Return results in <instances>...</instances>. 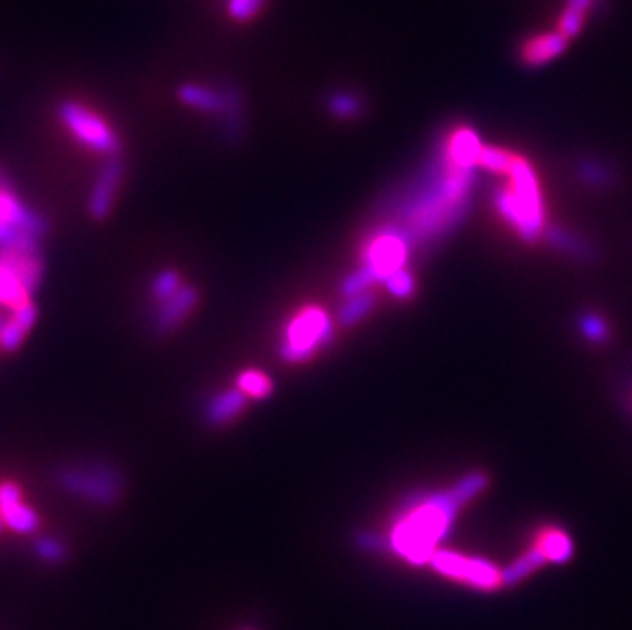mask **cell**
<instances>
[{
    "mask_svg": "<svg viewBox=\"0 0 632 630\" xmlns=\"http://www.w3.org/2000/svg\"><path fill=\"white\" fill-rule=\"evenodd\" d=\"M487 487V477L471 473L442 491L426 493L405 506L391 528L387 547L412 565L430 563L436 545L453 528L459 512Z\"/></svg>",
    "mask_w": 632,
    "mask_h": 630,
    "instance_id": "1",
    "label": "cell"
},
{
    "mask_svg": "<svg viewBox=\"0 0 632 630\" xmlns=\"http://www.w3.org/2000/svg\"><path fill=\"white\" fill-rule=\"evenodd\" d=\"M473 185V168L450 160L444 154L442 170L420 185L416 193L399 207V217L405 221V236L410 242L434 240L463 217L469 191Z\"/></svg>",
    "mask_w": 632,
    "mask_h": 630,
    "instance_id": "2",
    "label": "cell"
},
{
    "mask_svg": "<svg viewBox=\"0 0 632 630\" xmlns=\"http://www.w3.org/2000/svg\"><path fill=\"white\" fill-rule=\"evenodd\" d=\"M508 174V185L495 191V205L502 217L526 242L536 240L545 228V209L534 168L520 156H514ZM504 174V176H506Z\"/></svg>",
    "mask_w": 632,
    "mask_h": 630,
    "instance_id": "3",
    "label": "cell"
},
{
    "mask_svg": "<svg viewBox=\"0 0 632 630\" xmlns=\"http://www.w3.org/2000/svg\"><path fill=\"white\" fill-rule=\"evenodd\" d=\"M332 340L334 322L330 313L318 305H309L287 324L279 344V358L287 365H301L318 350L328 348Z\"/></svg>",
    "mask_w": 632,
    "mask_h": 630,
    "instance_id": "4",
    "label": "cell"
},
{
    "mask_svg": "<svg viewBox=\"0 0 632 630\" xmlns=\"http://www.w3.org/2000/svg\"><path fill=\"white\" fill-rule=\"evenodd\" d=\"M54 477L62 489L101 506L117 502L123 485L119 471L107 463H90L80 467L66 465L60 467Z\"/></svg>",
    "mask_w": 632,
    "mask_h": 630,
    "instance_id": "5",
    "label": "cell"
},
{
    "mask_svg": "<svg viewBox=\"0 0 632 630\" xmlns=\"http://www.w3.org/2000/svg\"><path fill=\"white\" fill-rule=\"evenodd\" d=\"M58 119L68 127L74 138L90 148L93 152L117 156L121 152V140L115 129L95 111L76 103V101H62L58 105Z\"/></svg>",
    "mask_w": 632,
    "mask_h": 630,
    "instance_id": "6",
    "label": "cell"
},
{
    "mask_svg": "<svg viewBox=\"0 0 632 630\" xmlns=\"http://www.w3.org/2000/svg\"><path fill=\"white\" fill-rule=\"evenodd\" d=\"M410 238L399 225H387L379 230L365 248L363 268H367L375 283H385L393 273L408 262Z\"/></svg>",
    "mask_w": 632,
    "mask_h": 630,
    "instance_id": "7",
    "label": "cell"
},
{
    "mask_svg": "<svg viewBox=\"0 0 632 630\" xmlns=\"http://www.w3.org/2000/svg\"><path fill=\"white\" fill-rule=\"evenodd\" d=\"M430 565L436 573L461 581L475 590L489 592L502 585V571L487 559L467 557L453 551H436L430 559Z\"/></svg>",
    "mask_w": 632,
    "mask_h": 630,
    "instance_id": "8",
    "label": "cell"
},
{
    "mask_svg": "<svg viewBox=\"0 0 632 630\" xmlns=\"http://www.w3.org/2000/svg\"><path fill=\"white\" fill-rule=\"evenodd\" d=\"M125 176V164L121 158L111 156L105 166L101 168L93 189H90L88 201H86V211L90 219L103 221L109 217L113 203H115V193L121 185V180Z\"/></svg>",
    "mask_w": 632,
    "mask_h": 630,
    "instance_id": "9",
    "label": "cell"
},
{
    "mask_svg": "<svg viewBox=\"0 0 632 630\" xmlns=\"http://www.w3.org/2000/svg\"><path fill=\"white\" fill-rule=\"evenodd\" d=\"M199 301V291L191 285H183L176 295H172L170 299L162 301L158 311L154 313V332L158 334H168L172 330H176L180 324L187 320V315L195 309Z\"/></svg>",
    "mask_w": 632,
    "mask_h": 630,
    "instance_id": "10",
    "label": "cell"
},
{
    "mask_svg": "<svg viewBox=\"0 0 632 630\" xmlns=\"http://www.w3.org/2000/svg\"><path fill=\"white\" fill-rule=\"evenodd\" d=\"M0 266L23 283V287L33 295L43 283L45 260L41 252H21V250H0Z\"/></svg>",
    "mask_w": 632,
    "mask_h": 630,
    "instance_id": "11",
    "label": "cell"
},
{
    "mask_svg": "<svg viewBox=\"0 0 632 630\" xmlns=\"http://www.w3.org/2000/svg\"><path fill=\"white\" fill-rule=\"evenodd\" d=\"M248 405V395L242 393L238 387L223 389L211 395L203 408V422L211 428H221L236 420Z\"/></svg>",
    "mask_w": 632,
    "mask_h": 630,
    "instance_id": "12",
    "label": "cell"
},
{
    "mask_svg": "<svg viewBox=\"0 0 632 630\" xmlns=\"http://www.w3.org/2000/svg\"><path fill=\"white\" fill-rule=\"evenodd\" d=\"M0 221L5 223H13L17 228L31 232L37 238L48 236L50 232V223L45 221V217H41L39 213H35L33 209L25 207L13 191L9 189H0Z\"/></svg>",
    "mask_w": 632,
    "mask_h": 630,
    "instance_id": "13",
    "label": "cell"
},
{
    "mask_svg": "<svg viewBox=\"0 0 632 630\" xmlns=\"http://www.w3.org/2000/svg\"><path fill=\"white\" fill-rule=\"evenodd\" d=\"M0 516L17 532H31L39 524L37 514L21 502V491L11 481L0 483Z\"/></svg>",
    "mask_w": 632,
    "mask_h": 630,
    "instance_id": "14",
    "label": "cell"
},
{
    "mask_svg": "<svg viewBox=\"0 0 632 630\" xmlns=\"http://www.w3.org/2000/svg\"><path fill=\"white\" fill-rule=\"evenodd\" d=\"M223 93V111H221V125L223 138L228 144H240L244 138V97L238 84L225 82L221 86Z\"/></svg>",
    "mask_w": 632,
    "mask_h": 630,
    "instance_id": "15",
    "label": "cell"
},
{
    "mask_svg": "<svg viewBox=\"0 0 632 630\" xmlns=\"http://www.w3.org/2000/svg\"><path fill=\"white\" fill-rule=\"evenodd\" d=\"M39 318V309L33 301L13 309L11 320L5 322L3 332H0V348L5 352H17L27 338V334L33 330Z\"/></svg>",
    "mask_w": 632,
    "mask_h": 630,
    "instance_id": "16",
    "label": "cell"
},
{
    "mask_svg": "<svg viewBox=\"0 0 632 630\" xmlns=\"http://www.w3.org/2000/svg\"><path fill=\"white\" fill-rule=\"evenodd\" d=\"M176 97L185 107H191V109L201 111V113L221 115V111H223V93H221V88L215 90V88H209V86H203V84L187 82V84H180L176 88Z\"/></svg>",
    "mask_w": 632,
    "mask_h": 630,
    "instance_id": "17",
    "label": "cell"
},
{
    "mask_svg": "<svg viewBox=\"0 0 632 630\" xmlns=\"http://www.w3.org/2000/svg\"><path fill=\"white\" fill-rule=\"evenodd\" d=\"M547 561L545 553L540 551L538 545L530 547L526 553H522L518 559H514L508 567L502 569V585L506 588H514V585L522 583L526 577H530L534 571H538Z\"/></svg>",
    "mask_w": 632,
    "mask_h": 630,
    "instance_id": "18",
    "label": "cell"
},
{
    "mask_svg": "<svg viewBox=\"0 0 632 630\" xmlns=\"http://www.w3.org/2000/svg\"><path fill=\"white\" fill-rule=\"evenodd\" d=\"M567 37L561 35L559 31L557 33H551V35H543V37H536L532 41H528L524 48H522V60L530 66H536V64H545L549 60H553L559 52L565 50L567 45Z\"/></svg>",
    "mask_w": 632,
    "mask_h": 630,
    "instance_id": "19",
    "label": "cell"
},
{
    "mask_svg": "<svg viewBox=\"0 0 632 630\" xmlns=\"http://www.w3.org/2000/svg\"><path fill=\"white\" fill-rule=\"evenodd\" d=\"M375 295L371 291L367 293H358L352 297H346V301L340 305L338 309V322L344 328H352L358 322H363L367 315L375 309Z\"/></svg>",
    "mask_w": 632,
    "mask_h": 630,
    "instance_id": "20",
    "label": "cell"
},
{
    "mask_svg": "<svg viewBox=\"0 0 632 630\" xmlns=\"http://www.w3.org/2000/svg\"><path fill=\"white\" fill-rule=\"evenodd\" d=\"M536 545L545 553L549 563H567L573 557V543L563 530L553 528L543 532Z\"/></svg>",
    "mask_w": 632,
    "mask_h": 630,
    "instance_id": "21",
    "label": "cell"
},
{
    "mask_svg": "<svg viewBox=\"0 0 632 630\" xmlns=\"http://www.w3.org/2000/svg\"><path fill=\"white\" fill-rule=\"evenodd\" d=\"M37 236L25 232L13 223L0 221V250H21V252H41Z\"/></svg>",
    "mask_w": 632,
    "mask_h": 630,
    "instance_id": "22",
    "label": "cell"
},
{
    "mask_svg": "<svg viewBox=\"0 0 632 630\" xmlns=\"http://www.w3.org/2000/svg\"><path fill=\"white\" fill-rule=\"evenodd\" d=\"M236 387L248 395V399H268L275 393L277 385L266 373L248 369L236 377Z\"/></svg>",
    "mask_w": 632,
    "mask_h": 630,
    "instance_id": "23",
    "label": "cell"
},
{
    "mask_svg": "<svg viewBox=\"0 0 632 630\" xmlns=\"http://www.w3.org/2000/svg\"><path fill=\"white\" fill-rule=\"evenodd\" d=\"M31 301V293L23 287V283L11 273V270L0 266V305L17 309Z\"/></svg>",
    "mask_w": 632,
    "mask_h": 630,
    "instance_id": "24",
    "label": "cell"
},
{
    "mask_svg": "<svg viewBox=\"0 0 632 630\" xmlns=\"http://www.w3.org/2000/svg\"><path fill=\"white\" fill-rule=\"evenodd\" d=\"M180 289H183V279H180V275L176 273V270H172V268L160 270V273L152 279V285H150L152 297H154L158 303L170 299V297L176 295Z\"/></svg>",
    "mask_w": 632,
    "mask_h": 630,
    "instance_id": "25",
    "label": "cell"
},
{
    "mask_svg": "<svg viewBox=\"0 0 632 630\" xmlns=\"http://www.w3.org/2000/svg\"><path fill=\"white\" fill-rule=\"evenodd\" d=\"M363 107H365L363 99L352 95V93H344V90H340V93H334L328 99V109L338 119H354L363 113Z\"/></svg>",
    "mask_w": 632,
    "mask_h": 630,
    "instance_id": "26",
    "label": "cell"
},
{
    "mask_svg": "<svg viewBox=\"0 0 632 630\" xmlns=\"http://www.w3.org/2000/svg\"><path fill=\"white\" fill-rule=\"evenodd\" d=\"M266 0H228V15L238 23H248L264 9Z\"/></svg>",
    "mask_w": 632,
    "mask_h": 630,
    "instance_id": "27",
    "label": "cell"
},
{
    "mask_svg": "<svg viewBox=\"0 0 632 630\" xmlns=\"http://www.w3.org/2000/svg\"><path fill=\"white\" fill-rule=\"evenodd\" d=\"M387 291L397 297V299H408L414 293V277L408 273V270L401 268L397 273H393L385 283Z\"/></svg>",
    "mask_w": 632,
    "mask_h": 630,
    "instance_id": "28",
    "label": "cell"
},
{
    "mask_svg": "<svg viewBox=\"0 0 632 630\" xmlns=\"http://www.w3.org/2000/svg\"><path fill=\"white\" fill-rule=\"evenodd\" d=\"M581 330H583L585 336H588L594 342H602L606 338V334H608L606 322L602 318H598V315H588V318H583Z\"/></svg>",
    "mask_w": 632,
    "mask_h": 630,
    "instance_id": "29",
    "label": "cell"
},
{
    "mask_svg": "<svg viewBox=\"0 0 632 630\" xmlns=\"http://www.w3.org/2000/svg\"><path fill=\"white\" fill-rule=\"evenodd\" d=\"M3 326H5V322H3V320H0V332H3Z\"/></svg>",
    "mask_w": 632,
    "mask_h": 630,
    "instance_id": "30",
    "label": "cell"
},
{
    "mask_svg": "<svg viewBox=\"0 0 632 630\" xmlns=\"http://www.w3.org/2000/svg\"><path fill=\"white\" fill-rule=\"evenodd\" d=\"M0 526H3V516H0Z\"/></svg>",
    "mask_w": 632,
    "mask_h": 630,
    "instance_id": "31",
    "label": "cell"
}]
</instances>
